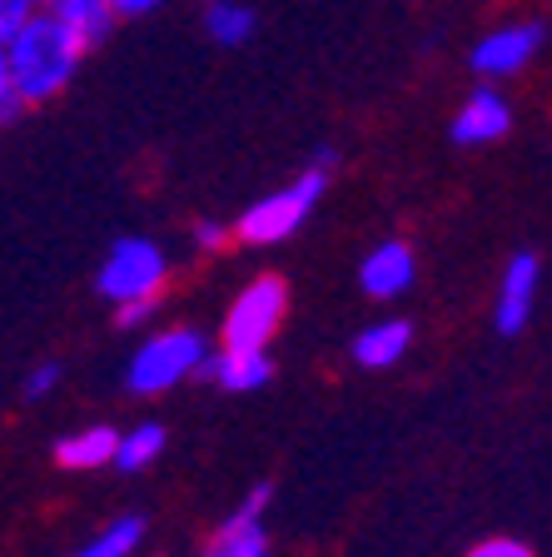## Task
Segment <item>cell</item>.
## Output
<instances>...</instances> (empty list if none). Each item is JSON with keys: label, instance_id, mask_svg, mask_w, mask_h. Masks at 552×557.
<instances>
[{"label": "cell", "instance_id": "obj_20", "mask_svg": "<svg viewBox=\"0 0 552 557\" xmlns=\"http://www.w3.org/2000/svg\"><path fill=\"white\" fill-rule=\"evenodd\" d=\"M463 557H538L528 543H518V537H483V543H473Z\"/></svg>", "mask_w": 552, "mask_h": 557}, {"label": "cell", "instance_id": "obj_16", "mask_svg": "<svg viewBox=\"0 0 552 557\" xmlns=\"http://www.w3.org/2000/svg\"><path fill=\"white\" fill-rule=\"evenodd\" d=\"M139 543H145V518H139V512H125V518L100 528L90 543H81L70 557H135Z\"/></svg>", "mask_w": 552, "mask_h": 557}, {"label": "cell", "instance_id": "obj_23", "mask_svg": "<svg viewBox=\"0 0 552 557\" xmlns=\"http://www.w3.org/2000/svg\"><path fill=\"white\" fill-rule=\"evenodd\" d=\"M164 0H115V11L120 15H150V11H160Z\"/></svg>", "mask_w": 552, "mask_h": 557}, {"label": "cell", "instance_id": "obj_4", "mask_svg": "<svg viewBox=\"0 0 552 557\" xmlns=\"http://www.w3.org/2000/svg\"><path fill=\"white\" fill-rule=\"evenodd\" d=\"M164 284H170V255L155 239H145V234H125V239L110 244V255L100 259V274H95V289L115 309L150 304V299L160 304Z\"/></svg>", "mask_w": 552, "mask_h": 557}, {"label": "cell", "instance_id": "obj_7", "mask_svg": "<svg viewBox=\"0 0 552 557\" xmlns=\"http://www.w3.org/2000/svg\"><path fill=\"white\" fill-rule=\"evenodd\" d=\"M269 493L265 483L249 487V498L240 503V508L230 512V518L214 528V537H209L205 547H199V557H269V537H265V508H269Z\"/></svg>", "mask_w": 552, "mask_h": 557}, {"label": "cell", "instance_id": "obj_14", "mask_svg": "<svg viewBox=\"0 0 552 557\" xmlns=\"http://www.w3.org/2000/svg\"><path fill=\"white\" fill-rule=\"evenodd\" d=\"M46 11L56 15L60 25H70L90 50L100 46V40H110V30L125 21V15L115 11V0H46Z\"/></svg>", "mask_w": 552, "mask_h": 557}, {"label": "cell", "instance_id": "obj_17", "mask_svg": "<svg viewBox=\"0 0 552 557\" xmlns=\"http://www.w3.org/2000/svg\"><path fill=\"white\" fill-rule=\"evenodd\" d=\"M160 453H164V429L160 423H135V429L120 433L115 468L120 473H145L150 463H160Z\"/></svg>", "mask_w": 552, "mask_h": 557}, {"label": "cell", "instance_id": "obj_10", "mask_svg": "<svg viewBox=\"0 0 552 557\" xmlns=\"http://www.w3.org/2000/svg\"><path fill=\"white\" fill-rule=\"evenodd\" d=\"M513 129V104H507L503 90L493 85H478L468 90V100L458 104V115H453V139L458 145H498V139Z\"/></svg>", "mask_w": 552, "mask_h": 557}, {"label": "cell", "instance_id": "obj_18", "mask_svg": "<svg viewBox=\"0 0 552 557\" xmlns=\"http://www.w3.org/2000/svg\"><path fill=\"white\" fill-rule=\"evenodd\" d=\"M60 379H65V369H60L56 359H46V363H35V369L21 379V394L30 398V404H40V398H50L60 388Z\"/></svg>", "mask_w": 552, "mask_h": 557}, {"label": "cell", "instance_id": "obj_6", "mask_svg": "<svg viewBox=\"0 0 552 557\" xmlns=\"http://www.w3.org/2000/svg\"><path fill=\"white\" fill-rule=\"evenodd\" d=\"M542 46V25L532 21H513V25H498V30H488L478 46H473V70L483 75V81H513L518 70L532 65V55H538Z\"/></svg>", "mask_w": 552, "mask_h": 557}, {"label": "cell", "instance_id": "obj_12", "mask_svg": "<svg viewBox=\"0 0 552 557\" xmlns=\"http://www.w3.org/2000/svg\"><path fill=\"white\" fill-rule=\"evenodd\" d=\"M115 458H120V429H110V423H90V429L56 438V463L65 473H100Z\"/></svg>", "mask_w": 552, "mask_h": 557}, {"label": "cell", "instance_id": "obj_9", "mask_svg": "<svg viewBox=\"0 0 552 557\" xmlns=\"http://www.w3.org/2000/svg\"><path fill=\"white\" fill-rule=\"evenodd\" d=\"M538 278H542L538 255H513L503 264V278H498V299H493L498 334H523V329H528L532 304H538Z\"/></svg>", "mask_w": 552, "mask_h": 557}, {"label": "cell", "instance_id": "obj_19", "mask_svg": "<svg viewBox=\"0 0 552 557\" xmlns=\"http://www.w3.org/2000/svg\"><path fill=\"white\" fill-rule=\"evenodd\" d=\"M40 11H46V0H0V40L15 35L30 15H40Z\"/></svg>", "mask_w": 552, "mask_h": 557}, {"label": "cell", "instance_id": "obj_5", "mask_svg": "<svg viewBox=\"0 0 552 557\" xmlns=\"http://www.w3.org/2000/svg\"><path fill=\"white\" fill-rule=\"evenodd\" d=\"M289 319V289L279 274H259L249 278L240 294H234L230 313H224V324H219V334H224V344L230 348H269L279 338V329H284Z\"/></svg>", "mask_w": 552, "mask_h": 557}, {"label": "cell", "instance_id": "obj_3", "mask_svg": "<svg viewBox=\"0 0 552 557\" xmlns=\"http://www.w3.org/2000/svg\"><path fill=\"white\" fill-rule=\"evenodd\" d=\"M214 348L199 329H184V324H170V329H155L150 338H139V348L130 354L125 363V383L135 398H160L170 388H180L184 379L209 369Z\"/></svg>", "mask_w": 552, "mask_h": 557}, {"label": "cell", "instance_id": "obj_22", "mask_svg": "<svg viewBox=\"0 0 552 557\" xmlns=\"http://www.w3.org/2000/svg\"><path fill=\"white\" fill-rule=\"evenodd\" d=\"M155 309H160V304H125V309H115V319H120V329H139L145 324V319H155Z\"/></svg>", "mask_w": 552, "mask_h": 557}, {"label": "cell", "instance_id": "obj_8", "mask_svg": "<svg viewBox=\"0 0 552 557\" xmlns=\"http://www.w3.org/2000/svg\"><path fill=\"white\" fill-rule=\"evenodd\" d=\"M414 278H418V259L403 239H379L364 255V264H358V284H364L368 299H379V304L403 299V294L414 289Z\"/></svg>", "mask_w": 552, "mask_h": 557}, {"label": "cell", "instance_id": "obj_13", "mask_svg": "<svg viewBox=\"0 0 552 557\" xmlns=\"http://www.w3.org/2000/svg\"><path fill=\"white\" fill-rule=\"evenodd\" d=\"M408 348H414V324L408 319H379V324H368L354 334V363L379 373L408 359Z\"/></svg>", "mask_w": 552, "mask_h": 557}, {"label": "cell", "instance_id": "obj_15", "mask_svg": "<svg viewBox=\"0 0 552 557\" xmlns=\"http://www.w3.org/2000/svg\"><path fill=\"white\" fill-rule=\"evenodd\" d=\"M205 35L224 50L244 46V40H254V11L244 5V0H209L205 5Z\"/></svg>", "mask_w": 552, "mask_h": 557}, {"label": "cell", "instance_id": "obj_2", "mask_svg": "<svg viewBox=\"0 0 552 557\" xmlns=\"http://www.w3.org/2000/svg\"><path fill=\"white\" fill-rule=\"evenodd\" d=\"M329 170H334V150H319V160H314L299 180L269 189L265 199H254V205L244 209L240 224H234V239L254 244V249H269V244L294 239V234L304 230V220L314 214V205H319L323 185H329Z\"/></svg>", "mask_w": 552, "mask_h": 557}, {"label": "cell", "instance_id": "obj_1", "mask_svg": "<svg viewBox=\"0 0 552 557\" xmlns=\"http://www.w3.org/2000/svg\"><path fill=\"white\" fill-rule=\"evenodd\" d=\"M85 50L90 46L70 25H60L50 11L30 15L21 30L0 40V90H15L25 100V110L50 104L81 75Z\"/></svg>", "mask_w": 552, "mask_h": 557}, {"label": "cell", "instance_id": "obj_11", "mask_svg": "<svg viewBox=\"0 0 552 557\" xmlns=\"http://www.w3.org/2000/svg\"><path fill=\"white\" fill-rule=\"evenodd\" d=\"M205 379L224 394H254V388H265L274 379V359H269V348H214V359H209Z\"/></svg>", "mask_w": 552, "mask_h": 557}, {"label": "cell", "instance_id": "obj_21", "mask_svg": "<svg viewBox=\"0 0 552 557\" xmlns=\"http://www.w3.org/2000/svg\"><path fill=\"white\" fill-rule=\"evenodd\" d=\"M195 244L205 249V255H219V249H230V224L199 220V224H195Z\"/></svg>", "mask_w": 552, "mask_h": 557}]
</instances>
